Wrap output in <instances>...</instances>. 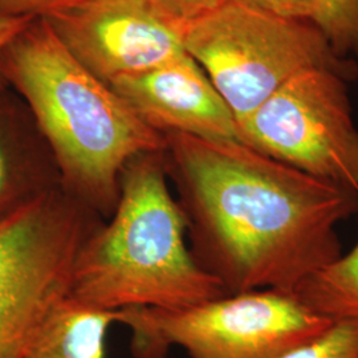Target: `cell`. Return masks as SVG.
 I'll return each mask as SVG.
<instances>
[{
	"label": "cell",
	"instance_id": "cell-1",
	"mask_svg": "<svg viewBox=\"0 0 358 358\" xmlns=\"http://www.w3.org/2000/svg\"><path fill=\"white\" fill-rule=\"evenodd\" d=\"M169 182L198 266L227 294H296L343 255L337 227L358 192L312 177L241 141L165 134Z\"/></svg>",
	"mask_w": 358,
	"mask_h": 358
},
{
	"label": "cell",
	"instance_id": "cell-2",
	"mask_svg": "<svg viewBox=\"0 0 358 358\" xmlns=\"http://www.w3.org/2000/svg\"><path fill=\"white\" fill-rule=\"evenodd\" d=\"M0 72L24 99L62 186L109 219L124 166L136 155L164 150L165 136L81 64L44 17H35L3 50Z\"/></svg>",
	"mask_w": 358,
	"mask_h": 358
},
{
	"label": "cell",
	"instance_id": "cell-3",
	"mask_svg": "<svg viewBox=\"0 0 358 358\" xmlns=\"http://www.w3.org/2000/svg\"><path fill=\"white\" fill-rule=\"evenodd\" d=\"M226 294L192 256L164 150L131 158L113 214L77 255L69 299L109 312L180 310Z\"/></svg>",
	"mask_w": 358,
	"mask_h": 358
},
{
	"label": "cell",
	"instance_id": "cell-4",
	"mask_svg": "<svg viewBox=\"0 0 358 358\" xmlns=\"http://www.w3.org/2000/svg\"><path fill=\"white\" fill-rule=\"evenodd\" d=\"M334 322L297 294L275 289L226 294L180 310L117 312L134 358H166L173 348L190 358H280L320 338Z\"/></svg>",
	"mask_w": 358,
	"mask_h": 358
},
{
	"label": "cell",
	"instance_id": "cell-5",
	"mask_svg": "<svg viewBox=\"0 0 358 358\" xmlns=\"http://www.w3.org/2000/svg\"><path fill=\"white\" fill-rule=\"evenodd\" d=\"M103 220L63 186L0 220V358H24Z\"/></svg>",
	"mask_w": 358,
	"mask_h": 358
},
{
	"label": "cell",
	"instance_id": "cell-6",
	"mask_svg": "<svg viewBox=\"0 0 358 358\" xmlns=\"http://www.w3.org/2000/svg\"><path fill=\"white\" fill-rule=\"evenodd\" d=\"M182 44L238 124L301 72L338 69L337 56L309 20L264 13L236 0L183 27Z\"/></svg>",
	"mask_w": 358,
	"mask_h": 358
},
{
	"label": "cell",
	"instance_id": "cell-7",
	"mask_svg": "<svg viewBox=\"0 0 358 358\" xmlns=\"http://www.w3.org/2000/svg\"><path fill=\"white\" fill-rule=\"evenodd\" d=\"M238 125L244 145L358 192V129L338 69L301 72Z\"/></svg>",
	"mask_w": 358,
	"mask_h": 358
},
{
	"label": "cell",
	"instance_id": "cell-8",
	"mask_svg": "<svg viewBox=\"0 0 358 358\" xmlns=\"http://www.w3.org/2000/svg\"><path fill=\"white\" fill-rule=\"evenodd\" d=\"M44 19L77 60L108 85L185 52L178 29L145 0H85Z\"/></svg>",
	"mask_w": 358,
	"mask_h": 358
},
{
	"label": "cell",
	"instance_id": "cell-9",
	"mask_svg": "<svg viewBox=\"0 0 358 358\" xmlns=\"http://www.w3.org/2000/svg\"><path fill=\"white\" fill-rule=\"evenodd\" d=\"M109 85L146 125L164 136L241 141L229 105L186 51L153 69L118 77Z\"/></svg>",
	"mask_w": 358,
	"mask_h": 358
},
{
	"label": "cell",
	"instance_id": "cell-10",
	"mask_svg": "<svg viewBox=\"0 0 358 358\" xmlns=\"http://www.w3.org/2000/svg\"><path fill=\"white\" fill-rule=\"evenodd\" d=\"M59 187L56 161L28 106L0 92V220Z\"/></svg>",
	"mask_w": 358,
	"mask_h": 358
},
{
	"label": "cell",
	"instance_id": "cell-11",
	"mask_svg": "<svg viewBox=\"0 0 358 358\" xmlns=\"http://www.w3.org/2000/svg\"><path fill=\"white\" fill-rule=\"evenodd\" d=\"M115 324L117 312L68 297L44 322L24 358H105L106 336Z\"/></svg>",
	"mask_w": 358,
	"mask_h": 358
},
{
	"label": "cell",
	"instance_id": "cell-12",
	"mask_svg": "<svg viewBox=\"0 0 358 358\" xmlns=\"http://www.w3.org/2000/svg\"><path fill=\"white\" fill-rule=\"evenodd\" d=\"M308 307L333 321L358 324V242L296 291Z\"/></svg>",
	"mask_w": 358,
	"mask_h": 358
},
{
	"label": "cell",
	"instance_id": "cell-13",
	"mask_svg": "<svg viewBox=\"0 0 358 358\" xmlns=\"http://www.w3.org/2000/svg\"><path fill=\"white\" fill-rule=\"evenodd\" d=\"M309 22L336 56L358 53V0H309Z\"/></svg>",
	"mask_w": 358,
	"mask_h": 358
},
{
	"label": "cell",
	"instance_id": "cell-14",
	"mask_svg": "<svg viewBox=\"0 0 358 358\" xmlns=\"http://www.w3.org/2000/svg\"><path fill=\"white\" fill-rule=\"evenodd\" d=\"M280 358H358V324L336 321L320 338Z\"/></svg>",
	"mask_w": 358,
	"mask_h": 358
},
{
	"label": "cell",
	"instance_id": "cell-15",
	"mask_svg": "<svg viewBox=\"0 0 358 358\" xmlns=\"http://www.w3.org/2000/svg\"><path fill=\"white\" fill-rule=\"evenodd\" d=\"M155 13L180 35L183 27L214 11L227 0H145Z\"/></svg>",
	"mask_w": 358,
	"mask_h": 358
},
{
	"label": "cell",
	"instance_id": "cell-16",
	"mask_svg": "<svg viewBox=\"0 0 358 358\" xmlns=\"http://www.w3.org/2000/svg\"><path fill=\"white\" fill-rule=\"evenodd\" d=\"M85 0H0V15L44 17Z\"/></svg>",
	"mask_w": 358,
	"mask_h": 358
},
{
	"label": "cell",
	"instance_id": "cell-17",
	"mask_svg": "<svg viewBox=\"0 0 358 358\" xmlns=\"http://www.w3.org/2000/svg\"><path fill=\"white\" fill-rule=\"evenodd\" d=\"M236 1L256 10L273 13L282 17L309 20V16H310L309 0H236Z\"/></svg>",
	"mask_w": 358,
	"mask_h": 358
},
{
	"label": "cell",
	"instance_id": "cell-18",
	"mask_svg": "<svg viewBox=\"0 0 358 358\" xmlns=\"http://www.w3.org/2000/svg\"><path fill=\"white\" fill-rule=\"evenodd\" d=\"M32 16L0 15V55L3 50L34 20ZM7 83L0 72V92L6 90Z\"/></svg>",
	"mask_w": 358,
	"mask_h": 358
}]
</instances>
